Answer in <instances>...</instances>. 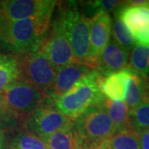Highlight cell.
<instances>
[{"instance_id": "1", "label": "cell", "mask_w": 149, "mask_h": 149, "mask_svg": "<svg viewBox=\"0 0 149 149\" xmlns=\"http://www.w3.org/2000/svg\"><path fill=\"white\" fill-rule=\"evenodd\" d=\"M52 16L44 15L0 22V42L15 55L27 52L36 47L46 35Z\"/></svg>"}, {"instance_id": "2", "label": "cell", "mask_w": 149, "mask_h": 149, "mask_svg": "<svg viewBox=\"0 0 149 149\" xmlns=\"http://www.w3.org/2000/svg\"><path fill=\"white\" fill-rule=\"evenodd\" d=\"M102 76L93 70L64 95L52 100L55 106L71 120H75L89 108L102 104L105 97L100 83Z\"/></svg>"}, {"instance_id": "3", "label": "cell", "mask_w": 149, "mask_h": 149, "mask_svg": "<svg viewBox=\"0 0 149 149\" xmlns=\"http://www.w3.org/2000/svg\"><path fill=\"white\" fill-rule=\"evenodd\" d=\"M58 16L63 22L77 62L92 69L90 56V18L80 10L77 3L73 1L60 4Z\"/></svg>"}, {"instance_id": "4", "label": "cell", "mask_w": 149, "mask_h": 149, "mask_svg": "<svg viewBox=\"0 0 149 149\" xmlns=\"http://www.w3.org/2000/svg\"><path fill=\"white\" fill-rule=\"evenodd\" d=\"M18 79L42 91L49 97L57 70L50 62L47 56L37 47L27 52L17 54Z\"/></svg>"}, {"instance_id": "5", "label": "cell", "mask_w": 149, "mask_h": 149, "mask_svg": "<svg viewBox=\"0 0 149 149\" xmlns=\"http://www.w3.org/2000/svg\"><path fill=\"white\" fill-rule=\"evenodd\" d=\"M1 93L12 118L22 122L49 98L42 91L22 80H15Z\"/></svg>"}, {"instance_id": "6", "label": "cell", "mask_w": 149, "mask_h": 149, "mask_svg": "<svg viewBox=\"0 0 149 149\" xmlns=\"http://www.w3.org/2000/svg\"><path fill=\"white\" fill-rule=\"evenodd\" d=\"M74 123L85 148L105 142L116 132L104 102L89 108L74 120Z\"/></svg>"}, {"instance_id": "7", "label": "cell", "mask_w": 149, "mask_h": 149, "mask_svg": "<svg viewBox=\"0 0 149 149\" xmlns=\"http://www.w3.org/2000/svg\"><path fill=\"white\" fill-rule=\"evenodd\" d=\"M37 47L42 51L56 70L69 64H79L70 47L63 22L58 15L37 44Z\"/></svg>"}, {"instance_id": "8", "label": "cell", "mask_w": 149, "mask_h": 149, "mask_svg": "<svg viewBox=\"0 0 149 149\" xmlns=\"http://www.w3.org/2000/svg\"><path fill=\"white\" fill-rule=\"evenodd\" d=\"M74 122L55 106L47 98L23 122L27 130L42 139L69 126Z\"/></svg>"}, {"instance_id": "9", "label": "cell", "mask_w": 149, "mask_h": 149, "mask_svg": "<svg viewBox=\"0 0 149 149\" xmlns=\"http://www.w3.org/2000/svg\"><path fill=\"white\" fill-rule=\"evenodd\" d=\"M56 4L54 0L0 1V22L52 15Z\"/></svg>"}, {"instance_id": "10", "label": "cell", "mask_w": 149, "mask_h": 149, "mask_svg": "<svg viewBox=\"0 0 149 149\" xmlns=\"http://www.w3.org/2000/svg\"><path fill=\"white\" fill-rule=\"evenodd\" d=\"M133 35L139 45L149 47V7L147 1L143 5H129L125 2L114 11Z\"/></svg>"}, {"instance_id": "11", "label": "cell", "mask_w": 149, "mask_h": 149, "mask_svg": "<svg viewBox=\"0 0 149 149\" xmlns=\"http://www.w3.org/2000/svg\"><path fill=\"white\" fill-rule=\"evenodd\" d=\"M111 31L112 19L109 13H98L90 18V56L93 70L97 68L98 59L110 40Z\"/></svg>"}, {"instance_id": "12", "label": "cell", "mask_w": 149, "mask_h": 149, "mask_svg": "<svg viewBox=\"0 0 149 149\" xmlns=\"http://www.w3.org/2000/svg\"><path fill=\"white\" fill-rule=\"evenodd\" d=\"M129 52L110 39L98 59L96 70L102 77L117 73L128 66Z\"/></svg>"}, {"instance_id": "13", "label": "cell", "mask_w": 149, "mask_h": 149, "mask_svg": "<svg viewBox=\"0 0 149 149\" xmlns=\"http://www.w3.org/2000/svg\"><path fill=\"white\" fill-rule=\"evenodd\" d=\"M93 69L83 65L72 63L61 67L56 72L52 89L49 98L54 100L69 91L78 81L89 74Z\"/></svg>"}, {"instance_id": "14", "label": "cell", "mask_w": 149, "mask_h": 149, "mask_svg": "<svg viewBox=\"0 0 149 149\" xmlns=\"http://www.w3.org/2000/svg\"><path fill=\"white\" fill-rule=\"evenodd\" d=\"M128 76L124 100L129 109H133L142 102L148 100V78L143 77L130 67H127Z\"/></svg>"}, {"instance_id": "15", "label": "cell", "mask_w": 149, "mask_h": 149, "mask_svg": "<svg viewBox=\"0 0 149 149\" xmlns=\"http://www.w3.org/2000/svg\"><path fill=\"white\" fill-rule=\"evenodd\" d=\"M42 139L48 149H85V144L74 122Z\"/></svg>"}, {"instance_id": "16", "label": "cell", "mask_w": 149, "mask_h": 149, "mask_svg": "<svg viewBox=\"0 0 149 149\" xmlns=\"http://www.w3.org/2000/svg\"><path fill=\"white\" fill-rule=\"evenodd\" d=\"M128 76L127 68L119 72L102 77L100 87L102 94L111 100H122L124 99L126 80Z\"/></svg>"}, {"instance_id": "17", "label": "cell", "mask_w": 149, "mask_h": 149, "mask_svg": "<svg viewBox=\"0 0 149 149\" xmlns=\"http://www.w3.org/2000/svg\"><path fill=\"white\" fill-rule=\"evenodd\" d=\"M104 105L111 119L116 131L123 128H131L129 123L130 109L123 100H111L105 99Z\"/></svg>"}, {"instance_id": "18", "label": "cell", "mask_w": 149, "mask_h": 149, "mask_svg": "<svg viewBox=\"0 0 149 149\" xmlns=\"http://www.w3.org/2000/svg\"><path fill=\"white\" fill-rule=\"evenodd\" d=\"M108 149H140L139 133L132 128L118 130L106 141Z\"/></svg>"}, {"instance_id": "19", "label": "cell", "mask_w": 149, "mask_h": 149, "mask_svg": "<svg viewBox=\"0 0 149 149\" xmlns=\"http://www.w3.org/2000/svg\"><path fill=\"white\" fill-rule=\"evenodd\" d=\"M128 67L149 78V47L136 44L130 51Z\"/></svg>"}, {"instance_id": "20", "label": "cell", "mask_w": 149, "mask_h": 149, "mask_svg": "<svg viewBox=\"0 0 149 149\" xmlns=\"http://www.w3.org/2000/svg\"><path fill=\"white\" fill-rule=\"evenodd\" d=\"M18 79V69L14 56L0 53V92Z\"/></svg>"}, {"instance_id": "21", "label": "cell", "mask_w": 149, "mask_h": 149, "mask_svg": "<svg viewBox=\"0 0 149 149\" xmlns=\"http://www.w3.org/2000/svg\"><path fill=\"white\" fill-rule=\"evenodd\" d=\"M10 149H48L41 137L27 129L21 131L12 140Z\"/></svg>"}, {"instance_id": "22", "label": "cell", "mask_w": 149, "mask_h": 149, "mask_svg": "<svg viewBox=\"0 0 149 149\" xmlns=\"http://www.w3.org/2000/svg\"><path fill=\"white\" fill-rule=\"evenodd\" d=\"M131 128L138 133L149 131V101L142 102L129 112Z\"/></svg>"}, {"instance_id": "23", "label": "cell", "mask_w": 149, "mask_h": 149, "mask_svg": "<svg viewBox=\"0 0 149 149\" xmlns=\"http://www.w3.org/2000/svg\"><path fill=\"white\" fill-rule=\"evenodd\" d=\"M112 31L113 41H115L120 47L124 48L128 52L136 45L132 33L121 20V18L116 14H114V21L113 23Z\"/></svg>"}, {"instance_id": "24", "label": "cell", "mask_w": 149, "mask_h": 149, "mask_svg": "<svg viewBox=\"0 0 149 149\" xmlns=\"http://www.w3.org/2000/svg\"><path fill=\"white\" fill-rule=\"evenodd\" d=\"M123 2L115 1V0H99V1H86L82 2V6L84 10L89 14H94V16L98 13H106L115 11L119 6L123 4Z\"/></svg>"}, {"instance_id": "25", "label": "cell", "mask_w": 149, "mask_h": 149, "mask_svg": "<svg viewBox=\"0 0 149 149\" xmlns=\"http://www.w3.org/2000/svg\"><path fill=\"white\" fill-rule=\"evenodd\" d=\"M9 118H12L9 113L8 111V109L6 106L5 100L3 99V96L2 93L0 92V120L3 119H8Z\"/></svg>"}, {"instance_id": "26", "label": "cell", "mask_w": 149, "mask_h": 149, "mask_svg": "<svg viewBox=\"0 0 149 149\" xmlns=\"http://www.w3.org/2000/svg\"><path fill=\"white\" fill-rule=\"evenodd\" d=\"M140 146L142 149H149V131H143L139 133Z\"/></svg>"}, {"instance_id": "27", "label": "cell", "mask_w": 149, "mask_h": 149, "mask_svg": "<svg viewBox=\"0 0 149 149\" xmlns=\"http://www.w3.org/2000/svg\"><path fill=\"white\" fill-rule=\"evenodd\" d=\"M85 149H108V146H107L106 141L100 144H96V145H93V146H90L87 147Z\"/></svg>"}, {"instance_id": "28", "label": "cell", "mask_w": 149, "mask_h": 149, "mask_svg": "<svg viewBox=\"0 0 149 149\" xmlns=\"http://www.w3.org/2000/svg\"><path fill=\"white\" fill-rule=\"evenodd\" d=\"M4 148V136L0 131V149Z\"/></svg>"}, {"instance_id": "29", "label": "cell", "mask_w": 149, "mask_h": 149, "mask_svg": "<svg viewBox=\"0 0 149 149\" xmlns=\"http://www.w3.org/2000/svg\"><path fill=\"white\" fill-rule=\"evenodd\" d=\"M148 100H149V78H148Z\"/></svg>"}]
</instances>
